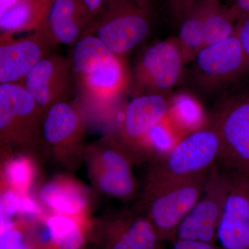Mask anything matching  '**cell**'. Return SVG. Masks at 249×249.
<instances>
[{
    "label": "cell",
    "instance_id": "cell-10",
    "mask_svg": "<svg viewBox=\"0 0 249 249\" xmlns=\"http://www.w3.org/2000/svg\"><path fill=\"white\" fill-rule=\"evenodd\" d=\"M170 107L169 98L160 93H142L127 103L121 124L120 145L131 160L148 149L150 132L164 119Z\"/></svg>",
    "mask_w": 249,
    "mask_h": 249
},
{
    "label": "cell",
    "instance_id": "cell-25",
    "mask_svg": "<svg viewBox=\"0 0 249 249\" xmlns=\"http://www.w3.org/2000/svg\"><path fill=\"white\" fill-rule=\"evenodd\" d=\"M240 45L249 62V18L237 21L235 31Z\"/></svg>",
    "mask_w": 249,
    "mask_h": 249
},
{
    "label": "cell",
    "instance_id": "cell-24",
    "mask_svg": "<svg viewBox=\"0 0 249 249\" xmlns=\"http://www.w3.org/2000/svg\"><path fill=\"white\" fill-rule=\"evenodd\" d=\"M78 1L91 26L109 0H78Z\"/></svg>",
    "mask_w": 249,
    "mask_h": 249
},
{
    "label": "cell",
    "instance_id": "cell-15",
    "mask_svg": "<svg viewBox=\"0 0 249 249\" xmlns=\"http://www.w3.org/2000/svg\"><path fill=\"white\" fill-rule=\"evenodd\" d=\"M91 24L78 0H49L37 32L52 46H73Z\"/></svg>",
    "mask_w": 249,
    "mask_h": 249
},
{
    "label": "cell",
    "instance_id": "cell-1",
    "mask_svg": "<svg viewBox=\"0 0 249 249\" xmlns=\"http://www.w3.org/2000/svg\"><path fill=\"white\" fill-rule=\"evenodd\" d=\"M69 60L80 93L91 102H113L128 87L124 58L113 53L95 36L86 34L72 46Z\"/></svg>",
    "mask_w": 249,
    "mask_h": 249
},
{
    "label": "cell",
    "instance_id": "cell-18",
    "mask_svg": "<svg viewBox=\"0 0 249 249\" xmlns=\"http://www.w3.org/2000/svg\"><path fill=\"white\" fill-rule=\"evenodd\" d=\"M49 0H18L0 13L1 35L14 36L24 31H36Z\"/></svg>",
    "mask_w": 249,
    "mask_h": 249
},
{
    "label": "cell",
    "instance_id": "cell-4",
    "mask_svg": "<svg viewBox=\"0 0 249 249\" xmlns=\"http://www.w3.org/2000/svg\"><path fill=\"white\" fill-rule=\"evenodd\" d=\"M209 172L165 186L145 188V214L162 242L175 240L180 224L204 191Z\"/></svg>",
    "mask_w": 249,
    "mask_h": 249
},
{
    "label": "cell",
    "instance_id": "cell-8",
    "mask_svg": "<svg viewBox=\"0 0 249 249\" xmlns=\"http://www.w3.org/2000/svg\"><path fill=\"white\" fill-rule=\"evenodd\" d=\"M42 114L21 83L0 85L1 142L26 145L40 139Z\"/></svg>",
    "mask_w": 249,
    "mask_h": 249
},
{
    "label": "cell",
    "instance_id": "cell-20",
    "mask_svg": "<svg viewBox=\"0 0 249 249\" xmlns=\"http://www.w3.org/2000/svg\"><path fill=\"white\" fill-rule=\"evenodd\" d=\"M94 238L98 244V249H137L127 213L101 225L95 232Z\"/></svg>",
    "mask_w": 249,
    "mask_h": 249
},
{
    "label": "cell",
    "instance_id": "cell-19",
    "mask_svg": "<svg viewBox=\"0 0 249 249\" xmlns=\"http://www.w3.org/2000/svg\"><path fill=\"white\" fill-rule=\"evenodd\" d=\"M52 237L40 249H84L89 225L76 218L58 214L46 219Z\"/></svg>",
    "mask_w": 249,
    "mask_h": 249
},
{
    "label": "cell",
    "instance_id": "cell-26",
    "mask_svg": "<svg viewBox=\"0 0 249 249\" xmlns=\"http://www.w3.org/2000/svg\"><path fill=\"white\" fill-rule=\"evenodd\" d=\"M172 249H221L217 244L191 240H175Z\"/></svg>",
    "mask_w": 249,
    "mask_h": 249
},
{
    "label": "cell",
    "instance_id": "cell-11",
    "mask_svg": "<svg viewBox=\"0 0 249 249\" xmlns=\"http://www.w3.org/2000/svg\"><path fill=\"white\" fill-rule=\"evenodd\" d=\"M193 61L198 81L207 88L224 86L249 72V62L235 34L201 49Z\"/></svg>",
    "mask_w": 249,
    "mask_h": 249
},
{
    "label": "cell",
    "instance_id": "cell-12",
    "mask_svg": "<svg viewBox=\"0 0 249 249\" xmlns=\"http://www.w3.org/2000/svg\"><path fill=\"white\" fill-rule=\"evenodd\" d=\"M72 78L70 60L49 54L31 69L20 83L34 98L42 116L53 105L65 101Z\"/></svg>",
    "mask_w": 249,
    "mask_h": 249
},
{
    "label": "cell",
    "instance_id": "cell-13",
    "mask_svg": "<svg viewBox=\"0 0 249 249\" xmlns=\"http://www.w3.org/2000/svg\"><path fill=\"white\" fill-rule=\"evenodd\" d=\"M52 47L37 31L21 38L1 35L0 84L20 83Z\"/></svg>",
    "mask_w": 249,
    "mask_h": 249
},
{
    "label": "cell",
    "instance_id": "cell-31",
    "mask_svg": "<svg viewBox=\"0 0 249 249\" xmlns=\"http://www.w3.org/2000/svg\"><path fill=\"white\" fill-rule=\"evenodd\" d=\"M131 1H134L136 4L143 6V7L150 8L152 3L155 0H131Z\"/></svg>",
    "mask_w": 249,
    "mask_h": 249
},
{
    "label": "cell",
    "instance_id": "cell-29",
    "mask_svg": "<svg viewBox=\"0 0 249 249\" xmlns=\"http://www.w3.org/2000/svg\"><path fill=\"white\" fill-rule=\"evenodd\" d=\"M20 213L24 216H37L40 213L38 206L34 199L27 196H22Z\"/></svg>",
    "mask_w": 249,
    "mask_h": 249
},
{
    "label": "cell",
    "instance_id": "cell-33",
    "mask_svg": "<svg viewBox=\"0 0 249 249\" xmlns=\"http://www.w3.org/2000/svg\"><path fill=\"white\" fill-rule=\"evenodd\" d=\"M84 249H86V247H85V248Z\"/></svg>",
    "mask_w": 249,
    "mask_h": 249
},
{
    "label": "cell",
    "instance_id": "cell-30",
    "mask_svg": "<svg viewBox=\"0 0 249 249\" xmlns=\"http://www.w3.org/2000/svg\"><path fill=\"white\" fill-rule=\"evenodd\" d=\"M18 0H0V13L3 12L8 8L11 7Z\"/></svg>",
    "mask_w": 249,
    "mask_h": 249
},
{
    "label": "cell",
    "instance_id": "cell-2",
    "mask_svg": "<svg viewBox=\"0 0 249 249\" xmlns=\"http://www.w3.org/2000/svg\"><path fill=\"white\" fill-rule=\"evenodd\" d=\"M222 142L213 123L193 131L150 170L145 188H153L208 173L219 160Z\"/></svg>",
    "mask_w": 249,
    "mask_h": 249
},
{
    "label": "cell",
    "instance_id": "cell-7",
    "mask_svg": "<svg viewBox=\"0 0 249 249\" xmlns=\"http://www.w3.org/2000/svg\"><path fill=\"white\" fill-rule=\"evenodd\" d=\"M213 123L222 142L218 160L229 173L249 178V91L228 101Z\"/></svg>",
    "mask_w": 249,
    "mask_h": 249
},
{
    "label": "cell",
    "instance_id": "cell-32",
    "mask_svg": "<svg viewBox=\"0 0 249 249\" xmlns=\"http://www.w3.org/2000/svg\"><path fill=\"white\" fill-rule=\"evenodd\" d=\"M248 196H249V185H248Z\"/></svg>",
    "mask_w": 249,
    "mask_h": 249
},
{
    "label": "cell",
    "instance_id": "cell-16",
    "mask_svg": "<svg viewBox=\"0 0 249 249\" xmlns=\"http://www.w3.org/2000/svg\"><path fill=\"white\" fill-rule=\"evenodd\" d=\"M84 116L74 103L60 101L42 114L40 139L57 152L70 150L83 137Z\"/></svg>",
    "mask_w": 249,
    "mask_h": 249
},
{
    "label": "cell",
    "instance_id": "cell-34",
    "mask_svg": "<svg viewBox=\"0 0 249 249\" xmlns=\"http://www.w3.org/2000/svg\"></svg>",
    "mask_w": 249,
    "mask_h": 249
},
{
    "label": "cell",
    "instance_id": "cell-22",
    "mask_svg": "<svg viewBox=\"0 0 249 249\" xmlns=\"http://www.w3.org/2000/svg\"><path fill=\"white\" fill-rule=\"evenodd\" d=\"M40 242L36 231L18 222L1 231L0 249H40Z\"/></svg>",
    "mask_w": 249,
    "mask_h": 249
},
{
    "label": "cell",
    "instance_id": "cell-14",
    "mask_svg": "<svg viewBox=\"0 0 249 249\" xmlns=\"http://www.w3.org/2000/svg\"><path fill=\"white\" fill-rule=\"evenodd\" d=\"M249 178L236 176L218 226L221 249H249Z\"/></svg>",
    "mask_w": 249,
    "mask_h": 249
},
{
    "label": "cell",
    "instance_id": "cell-9",
    "mask_svg": "<svg viewBox=\"0 0 249 249\" xmlns=\"http://www.w3.org/2000/svg\"><path fill=\"white\" fill-rule=\"evenodd\" d=\"M186 63L176 37L160 41L142 52L136 65L134 82L145 93L165 95L181 78Z\"/></svg>",
    "mask_w": 249,
    "mask_h": 249
},
{
    "label": "cell",
    "instance_id": "cell-5",
    "mask_svg": "<svg viewBox=\"0 0 249 249\" xmlns=\"http://www.w3.org/2000/svg\"><path fill=\"white\" fill-rule=\"evenodd\" d=\"M237 20L219 0H199L181 19L176 38L186 62L206 46L235 34Z\"/></svg>",
    "mask_w": 249,
    "mask_h": 249
},
{
    "label": "cell",
    "instance_id": "cell-3",
    "mask_svg": "<svg viewBox=\"0 0 249 249\" xmlns=\"http://www.w3.org/2000/svg\"><path fill=\"white\" fill-rule=\"evenodd\" d=\"M150 11L131 0H109L85 35L96 36L113 53L124 58L150 34Z\"/></svg>",
    "mask_w": 249,
    "mask_h": 249
},
{
    "label": "cell",
    "instance_id": "cell-21",
    "mask_svg": "<svg viewBox=\"0 0 249 249\" xmlns=\"http://www.w3.org/2000/svg\"><path fill=\"white\" fill-rule=\"evenodd\" d=\"M34 167L26 157H16L8 160L4 168V179L7 186L19 193L27 196L28 190L34 178Z\"/></svg>",
    "mask_w": 249,
    "mask_h": 249
},
{
    "label": "cell",
    "instance_id": "cell-6",
    "mask_svg": "<svg viewBox=\"0 0 249 249\" xmlns=\"http://www.w3.org/2000/svg\"><path fill=\"white\" fill-rule=\"evenodd\" d=\"M234 178L214 165L211 168L202 194L180 224L175 240L217 243L218 226Z\"/></svg>",
    "mask_w": 249,
    "mask_h": 249
},
{
    "label": "cell",
    "instance_id": "cell-27",
    "mask_svg": "<svg viewBox=\"0 0 249 249\" xmlns=\"http://www.w3.org/2000/svg\"><path fill=\"white\" fill-rule=\"evenodd\" d=\"M230 9L237 21L249 18V0H234Z\"/></svg>",
    "mask_w": 249,
    "mask_h": 249
},
{
    "label": "cell",
    "instance_id": "cell-17",
    "mask_svg": "<svg viewBox=\"0 0 249 249\" xmlns=\"http://www.w3.org/2000/svg\"><path fill=\"white\" fill-rule=\"evenodd\" d=\"M40 200L59 214L85 221L83 216L88 206L85 188L65 177H59L41 187Z\"/></svg>",
    "mask_w": 249,
    "mask_h": 249
},
{
    "label": "cell",
    "instance_id": "cell-28",
    "mask_svg": "<svg viewBox=\"0 0 249 249\" xmlns=\"http://www.w3.org/2000/svg\"><path fill=\"white\" fill-rule=\"evenodd\" d=\"M197 1L199 0H171L174 14L176 17L181 19Z\"/></svg>",
    "mask_w": 249,
    "mask_h": 249
},
{
    "label": "cell",
    "instance_id": "cell-23",
    "mask_svg": "<svg viewBox=\"0 0 249 249\" xmlns=\"http://www.w3.org/2000/svg\"><path fill=\"white\" fill-rule=\"evenodd\" d=\"M1 231L14 224L13 217L20 213L22 196L12 188L3 189L1 195Z\"/></svg>",
    "mask_w": 249,
    "mask_h": 249
}]
</instances>
